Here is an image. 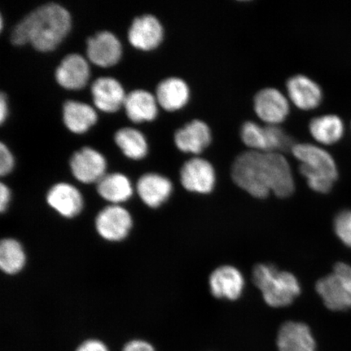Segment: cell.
Instances as JSON below:
<instances>
[{
    "label": "cell",
    "instance_id": "obj_1",
    "mask_svg": "<svg viewBox=\"0 0 351 351\" xmlns=\"http://www.w3.org/2000/svg\"><path fill=\"white\" fill-rule=\"evenodd\" d=\"M231 177L237 186L258 199L271 193L287 197L295 188L291 165L282 153L244 152L232 164Z\"/></svg>",
    "mask_w": 351,
    "mask_h": 351
},
{
    "label": "cell",
    "instance_id": "obj_2",
    "mask_svg": "<svg viewBox=\"0 0 351 351\" xmlns=\"http://www.w3.org/2000/svg\"><path fill=\"white\" fill-rule=\"evenodd\" d=\"M71 28V16L62 6L55 3L44 4L20 21L11 34L15 45L32 43L40 51L54 50Z\"/></svg>",
    "mask_w": 351,
    "mask_h": 351
},
{
    "label": "cell",
    "instance_id": "obj_3",
    "mask_svg": "<svg viewBox=\"0 0 351 351\" xmlns=\"http://www.w3.org/2000/svg\"><path fill=\"white\" fill-rule=\"evenodd\" d=\"M300 163V173L311 190L326 194L339 178L332 156L323 148L311 143H296L291 151Z\"/></svg>",
    "mask_w": 351,
    "mask_h": 351
},
{
    "label": "cell",
    "instance_id": "obj_4",
    "mask_svg": "<svg viewBox=\"0 0 351 351\" xmlns=\"http://www.w3.org/2000/svg\"><path fill=\"white\" fill-rule=\"evenodd\" d=\"M253 280L270 306H287L300 295V285L295 276L288 271H279L274 265L256 266Z\"/></svg>",
    "mask_w": 351,
    "mask_h": 351
},
{
    "label": "cell",
    "instance_id": "obj_5",
    "mask_svg": "<svg viewBox=\"0 0 351 351\" xmlns=\"http://www.w3.org/2000/svg\"><path fill=\"white\" fill-rule=\"evenodd\" d=\"M241 141L250 151L282 153L292 151L296 144L279 125L263 126L247 121L241 127Z\"/></svg>",
    "mask_w": 351,
    "mask_h": 351
},
{
    "label": "cell",
    "instance_id": "obj_6",
    "mask_svg": "<svg viewBox=\"0 0 351 351\" xmlns=\"http://www.w3.org/2000/svg\"><path fill=\"white\" fill-rule=\"evenodd\" d=\"M315 289L329 310L351 309V266L337 263L330 274L318 280Z\"/></svg>",
    "mask_w": 351,
    "mask_h": 351
},
{
    "label": "cell",
    "instance_id": "obj_7",
    "mask_svg": "<svg viewBox=\"0 0 351 351\" xmlns=\"http://www.w3.org/2000/svg\"><path fill=\"white\" fill-rule=\"evenodd\" d=\"M291 101L274 87L263 88L254 97V111L267 125H280L291 112Z\"/></svg>",
    "mask_w": 351,
    "mask_h": 351
},
{
    "label": "cell",
    "instance_id": "obj_8",
    "mask_svg": "<svg viewBox=\"0 0 351 351\" xmlns=\"http://www.w3.org/2000/svg\"><path fill=\"white\" fill-rule=\"evenodd\" d=\"M180 178L186 190L197 194H209L216 185L214 167L200 157L192 158L183 165Z\"/></svg>",
    "mask_w": 351,
    "mask_h": 351
},
{
    "label": "cell",
    "instance_id": "obj_9",
    "mask_svg": "<svg viewBox=\"0 0 351 351\" xmlns=\"http://www.w3.org/2000/svg\"><path fill=\"white\" fill-rule=\"evenodd\" d=\"M131 215L119 205L104 208L95 219L96 230L103 239L117 241L126 238L132 228Z\"/></svg>",
    "mask_w": 351,
    "mask_h": 351
},
{
    "label": "cell",
    "instance_id": "obj_10",
    "mask_svg": "<svg viewBox=\"0 0 351 351\" xmlns=\"http://www.w3.org/2000/svg\"><path fill=\"white\" fill-rule=\"evenodd\" d=\"M106 166L104 156L88 147L74 152L70 160L74 178L82 183H98L105 175Z\"/></svg>",
    "mask_w": 351,
    "mask_h": 351
},
{
    "label": "cell",
    "instance_id": "obj_11",
    "mask_svg": "<svg viewBox=\"0 0 351 351\" xmlns=\"http://www.w3.org/2000/svg\"><path fill=\"white\" fill-rule=\"evenodd\" d=\"M164 29L159 20L151 14L136 17L129 29L130 43L138 49L151 51L163 41Z\"/></svg>",
    "mask_w": 351,
    "mask_h": 351
},
{
    "label": "cell",
    "instance_id": "obj_12",
    "mask_svg": "<svg viewBox=\"0 0 351 351\" xmlns=\"http://www.w3.org/2000/svg\"><path fill=\"white\" fill-rule=\"evenodd\" d=\"M86 45L88 58L101 67H110L121 59V43L112 32H101L88 38Z\"/></svg>",
    "mask_w": 351,
    "mask_h": 351
},
{
    "label": "cell",
    "instance_id": "obj_13",
    "mask_svg": "<svg viewBox=\"0 0 351 351\" xmlns=\"http://www.w3.org/2000/svg\"><path fill=\"white\" fill-rule=\"evenodd\" d=\"M213 141V134L207 123L194 120L178 130L174 135L176 146L180 151L199 155Z\"/></svg>",
    "mask_w": 351,
    "mask_h": 351
},
{
    "label": "cell",
    "instance_id": "obj_14",
    "mask_svg": "<svg viewBox=\"0 0 351 351\" xmlns=\"http://www.w3.org/2000/svg\"><path fill=\"white\" fill-rule=\"evenodd\" d=\"M287 90L289 101L302 111L317 108L323 99L322 88L317 83L302 74L289 79Z\"/></svg>",
    "mask_w": 351,
    "mask_h": 351
},
{
    "label": "cell",
    "instance_id": "obj_15",
    "mask_svg": "<svg viewBox=\"0 0 351 351\" xmlns=\"http://www.w3.org/2000/svg\"><path fill=\"white\" fill-rule=\"evenodd\" d=\"M59 85L69 90H79L90 78V67L84 57L77 53L66 56L56 70Z\"/></svg>",
    "mask_w": 351,
    "mask_h": 351
},
{
    "label": "cell",
    "instance_id": "obj_16",
    "mask_svg": "<svg viewBox=\"0 0 351 351\" xmlns=\"http://www.w3.org/2000/svg\"><path fill=\"white\" fill-rule=\"evenodd\" d=\"M209 285L213 296L221 300H236L243 293L244 278L236 267L222 266L210 275Z\"/></svg>",
    "mask_w": 351,
    "mask_h": 351
},
{
    "label": "cell",
    "instance_id": "obj_17",
    "mask_svg": "<svg viewBox=\"0 0 351 351\" xmlns=\"http://www.w3.org/2000/svg\"><path fill=\"white\" fill-rule=\"evenodd\" d=\"M91 94L95 106L106 112L119 110L126 97L121 83L110 77L96 79L91 86Z\"/></svg>",
    "mask_w": 351,
    "mask_h": 351
},
{
    "label": "cell",
    "instance_id": "obj_18",
    "mask_svg": "<svg viewBox=\"0 0 351 351\" xmlns=\"http://www.w3.org/2000/svg\"><path fill=\"white\" fill-rule=\"evenodd\" d=\"M276 344L279 351H317V343L306 324L289 322L280 327Z\"/></svg>",
    "mask_w": 351,
    "mask_h": 351
},
{
    "label": "cell",
    "instance_id": "obj_19",
    "mask_svg": "<svg viewBox=\"0 0 351 351\" xmlns=\"http://www.w3.org/2000/svg\"><path fill=\"white\" fill-rule=\"evenodd\" d=\"M47 204L66 218L77 216L83 208V197L75 186L69 183L56 184L47 195Z\"/></svg>",
    "mask_w": 351,
    "mask_h": 351
},
{
    "label": "cell",
    "instance_id": "obj_20",
    "mask_svg": "<svg viewBox=\"0 0 351 351\" xmlns=\"http://www.w3.org/2000/svg\"><path fill=\"white\" fill-rule=\"evenodd\" d=\"M138 195L148 207L156 208L169 199L173 185L169 178L157 173H147L139 178Z\"/></svg>",
    "mask_w": 351,
    "mask_h": 351
},
{
    "label": "cell",
    "instance_id": "obj_21",
    "mask_svg": "<svg viewBox=\"0 0 351 351\" xmlns=\"http://www.w3.org/2000/svg\"><path fill=\"white\" fill-rule=\"evenodd\" d=\"M191 97L190 87L180 77H168L160 82L156 88V99L166 111L182 109Z\"/></svg>",
    "mask_w": 351,
    "mask_h": 351
},
{
    "label": "cell",
    "instance_id": "obj_22",
    "mask_svg": "<svg viewBox=\"0 0 351 351\" xmlns=\"http://www.w3.org/2000/svg\"><path fill=\"white\" fill-rule=\"evenodd\" d=\"M157 99L147 90H135L126 95L124 107L132 121H151L157 117Z\"/></svg>",
    "mask_w": 351,
    "mask_h": 351
},
{
    "label": "cell",
    "instance_id": "obj_23",
    "mask_svg": "<svg viewBox=\"0 0 351 351\" xmlns=\"http://www.w3.org/2000/svg\"><path fill=\"white\" fill-rule=\"evenodd\" d=\"M63 119L67 128L75 134L84 133L97 121V114L89 104L68 100L63 106Z\"/></svg>",
    "mask_w": 351,
    "mask_h": 351
},
{
    "label": "cell",
    "instance_id": "obj_24",
    "mask_svg": "<svg viewBox=\"0 0 351 351\" xmlns=\"http://www.w3.org/2000/svg\"><path fill=\"white\" fill-rule=\"evenodd\" d=\"M97 191L104 199L113 205L129 200L133 195V187L126 176L121 173L105 174L98 182Z\"/></svg>",
    "mask_w": 351,
    "mask_h": 351
},
{
    "label": "cell",
    "instance_id": "obj_25",
    "mask_svg": "<svg viewBox=\"0 0 351 351\" xmlns=\"http://www.w3.org/2000/svg\"><path fill=\"white\" fill-rule=\"evenodd\" d=\"M309 132L317 143L332 145L339 142L343 136L344 125L339 116L329 114L311 120Z\"/></svg>",
    "mask_w": 351,
    "mask_h": 351
},
{
    "label": "cell",
    "instance_id": "obj_26",
    "mask_svg": "<svg viewBox=\"0 0 351 351\" xmlns=\"http://www.w3.org/2000/svg\"><path fill=\"white\" fill-rule=\"evenodd\" d=\"M115 142L127 157L143 159L147 153V143L141 132L134 128H122L117 131Z\"/></svg>",
    "mask_w": 351,
    "mask_h": 351
},
{
    "label": "cell",
    "instance_id": "obj_27",
    "mask_svg": "<svg viewBox=\"0 0 351 351\" xmlns=\"http://www.w3.org/2000/svg\"><path fill=\"white\" fill-rule=\"evenodd\" d=\"M25 254L16 240L3 239L0 244V267L4 273L16 274L25 265Z\"/></svg>",
    "mask_w": 351,
    "mask_h": 351
},
{
    "label": "cell",
    "instance_id": "obj_28",
    "mask_svg": "<svg viewBox=\"0 0 351 351\" xmlns=\"http://www.w3.org/2000/svg\"><path fill=\"white\" fill-rule=\"evenodd\" d=\"M335 234L342 243L351 248V210H342L333 222Z\"/></svg>",
    "mask_w": 351,
    "mask_h": 351
},
{
    "label": "cell",
    "instance_id": "obj_29",
    "mask_svg": "<svg viewBox=\"0 0 351 351\" xmlns=\"http://www.w3.org/2000/svg\"><path fill=\"white\" fill-rule=\"evenodd\" d=\"M14 166V160L8 150V148L3 143H0V174L5 176L11 172Z\"/></svg>",
    "mask_w": 351,
    "mask_h": 351
},
{
    "label": "cell",
    "instance_id": "obj_30",
    "mask_svg": "<svg viewBox=\"0 0 351 351\" xmlns=\"http://www.w3.org/2000/svg\"><path fill=\"white\" fill-rule=\"evenodd\" d=\"M77 351H108L106 346L98 340H88L79 346Z\"/></svg>",
    "mask_w": 351,
    "mask_h": 351
},
{
    "label": "cell",
    "instance_id": "obj_31",
    "mask_svg": "<svg viewBox=\"0 0 351 351\" xmlns=\"http://www.w3.org/2000/svg\"><path fill=\"white\" fill-rule=\"evenodd\" d=\"M123 351H155L151 344L146 341L135 340L126 344Z\"/></svg>",
    "mask_w": 351,
    "mask_h": 351
},
{
    "label": "cell",
    "instance_id": "obj_32",
    "mask_svg": "<svg viewBox=\"0 0 351 351\" xmlns=\"http://www.w3.org/2000/svg\"><path fill=\"white\" fill-rule=\"evenodd\" d=\"M11 199V193L10 189L3 183L0 185V210L4 212L8 208Z\"/></svg>",
    "mask_w": 351,
    "mask_h": 351
},
{
    "label": "cell",
    "instance_id": "obj_33",
    "mask_svg": "<svg viewBox=\"0 0 351 351\" xmlns=\"http://www.w3.org/2000/svg\"><path fill=\"white\" fill-rule=\"evenodd\" d=\"M8 115V104L6 96L1 93L0 95V121L3 123Z\"/></svg>",
    "mask_w": 351,
    "mask_h": 351
}]
</instances>
